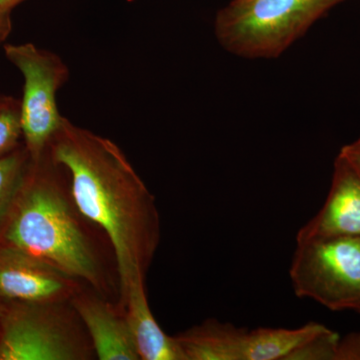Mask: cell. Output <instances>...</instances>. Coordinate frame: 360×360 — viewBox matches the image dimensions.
Segmentation results:
<instances>
[{"label": "cell", "instance_id": "9", "mask_svg": "<svg viewBox=\"0 0 360 360\" xmlns=\"http://www.w3.org/2000/svg\"><path fill=\"white\" fill-rule=\"evenodd\" d=\"M331 236L360 238V167L342 151L335 158L326 202L300 229L296 241Z\"/></svg>", "mask_w": 360, "mask_h": 360}, {"label": "cell", "instance_id": "6", "mask_svg": "<svg viewBox=\"0 0 360 360\" xmlns=\"http://www.w3.org/2000/svg\"><path fill=\"white\" fill-rule=\"evenodd\" d=\"M4 53L25 79L21 129L25 148L30 158L37 160L49 148L65 120L59 112L56 96L68 82L70 70L58 54L30 42L6 44Z\"/></svg>", "mask_w": 360, "mask_h": 360}, {"label": "cell", "instance_id": "13", "mask_svg": "<svg viewBox=\"0 0 360 360\" xmlns=\"http://www.w3.org/2000/svg\"><path fill=\"white\" fill-rule=\"evenodd\" d=\"M21 136L20 101L8 97L0 108V158L15 150Z\"/></svg>", "mask_w": 360, "mask_h": 360}, {"label": "cell", "instance_id": "5", "mask_svg": "<svg viewBox=\"0 0 360 360\" xmlns=\"http://www.w3.org/2000/svg\"><path fill=\"white\" fill-rule=\"evenodd\" d=\"M290 276L293 290L333 311L360 314V238L296 241Z\"/></svg>", "mask_w": 360, "mask_h": 360}, {"label": "cell", "instance_id": "7", "mask_svg": "<svg viewBox=\"0 0 360 360\" xmlns=\"http://www.w3.org/2000/svg\"><path fill=\"white\" fill-rule=\"evenodd\" d=\"M326 328L309 322L297 328L246 329L210 319L175 338L186 360H288Z\"/></svg>", "mask_w": 360, "mask_h": 360}, {"label": "cell", "instance_id": "15", "mask_svg": "<svg viewBox=\"0 0 360 360\" xmlns=\"http://www.w3.org/2000/svg\"><path fill=\"white\" fill-rule=\"evenodd\" d=\"M335 360H360V331L340 338Z\"/></svg>", "mask_w": 360, "mask_h": 360}, {"label": "cell", "instance_id": "3", "mask_svg": "<svg viewBox=\"0 0 360 360\" xmlns=\"http://www.w3.org/2000/svg\"><path fill=\"white\" fill-rule=\"evenodd\" d=\"M343 0H232L215 18L225 51L245 58H276Z\"/></svg>", "mask_w": 360, "mask_h": 360}, {"label": "cell", "instance_id": "8", "mask_svg": "<svg viewBox=\"0 0 360 360\" xmlns=\"http://www.w3.org/2000/svg\"><path fill=\"white\" fill-rule=\"evenodd\" d=\"M84 285L39 258L0 243V304L70 302Z\"/></svg>", "mask_w": 360, "mask_h": 360}, {"label": "cell", "instance_id": "10", "mask_svg": "<svg viewBox=\"0 0 360 360\" xmlns=\"http://www.w3.org/2000/svg\"><path fill=\"white\" fill-rule=\"evenodd\" d=\"M91 341L96 359L141 360L124 312L117 303L84 285L70 300Z\"/></svg>", "mask_w": 360, "mask_h": 360}, {"label": "cell", "instance_id": "17", "mask_svg": "<svg viewBox=\"0 0 360 360\" xmlns=\"http://www.w3.org/2000/svg\"><path fill=\"white\" fill-rule=\"evenodd\" d=\"M340 151H342L348 158H352L360 167V136L356 141L343 146Z\"/></svg>", "mask_w": 360, "mask_h": 360}, {"label": "cell", "instance_id": "14", "mask_svg": "<svg viewBox=\"0 0 360 360\" xmlns=\"http://www.w3.org/2000/svg\"><path fill=\"white\" fill-rule=\"evenodd\" d=\"M340 340L338 333L326 328L295 349L288 360H335Z\"/></svg>", "mask_w": 360, "mask_h": 360}, {"label": "cell", "instance_id": "1", "mask_svg": "<svg viewBox=\"0 0 360 360\" xmlns=\"http://www.w3.org/2000/svg\"><path fill=\"white\" fill-rule=\"evenodd\" d=\"M49 150L65 168L78 210L110 245L120 300L132 283L146 281L160 246L155 196L115 142L68 118Z\"/></svg>", "mask_w": 360, "mask_h": 360}, {"label": "cell", "instance_id": "19", "mask_svg": "<svg viewBox=\"0 0 360 360\" xmlns=\"http://www.w3.org/2000/svg\"><path fill=\"white\" fill-rule=\"evenodd\" d=\"M7 99H8V97H1L0 96V108H2V106L6 104Z\"/></svg>", "mask_w": 360, "mask_h": 360}, {"label": "cell", "instance_id": "4", "mask_svg": "<svg viewBox=\"0 0 360 360\" xmlns=\"http://www.w3.org/2000/svg\"><path fill=\"white\" fill-rule=\"evenodd\" d=\"M96 352L70 302L2 303L0 360H91Z\"/></svg>", "mask_w": 360, "mask_h": 360}, {"label": "cell", "instance_id": "11", "mask_svg": "<svg viewBox=\"0 0 360 360\" xmlns=\"http://www.w3.org/2000/svg\"><path fill=\"white\" fill-rule=\"evenodd\" d=\"M124 312L141 360H186L175 336L167 335L156 322L146 291V281H136L118 300Z\"/></svg>", "mask_w": 360, "mask_h": 360}, {"label": "cell", "instance_id": "18", "mask_svg": "<svg viewBox=\"0 0 360 360\" xmlns=\"http://www.w3.org/2000/svg\"><path fill=\"white\" fill-rule=\"evenodd\" d=\"M25 0H0V7L4 9H8V11H13L14 7L18 6L21 2Z\"/></svg>", "mask_w": 360, "mask_h": 360}, {"label": "cell", "instance_id": "2", "mask_svg": "<svg viewBox=\"0 0 360 360\" xmlns=\"http://www.w3.org/2000/svg\"><path fill=\"white\" fill-rule=\"evenodd\" d=\"M0 243L51 264L106 297L118 293L103 248L49 148L32 160L0 226Z\"/></svg>", "mask_w": 360, "mask_h": 360}, {"label": "cell", "instance_id": "12", "mask_svg": "<svg viewBox=\"0 0 360 360\" xmlns=\"http://www.w3.org/2000/svg\"><path fill=\"white\" fill-rule=\"evenodd\" d=\"M30 162L32 158L25 146L0 158V226L25 180Z\"/></svg>", "mask_w": 360, "mask_h": 360}, {"label": "cell", "instance_id": "16", "mask_svg": "<svg viewBox=\"0 0 360 360\" xmlns=\"http://www.w3.org/2000/svg\"><path fill=\"white\" fill-rule=\"evenodd\" d=\"M11 11L8 9L0 7V44L6 41L9 33L13 30V21H11Z\"/></svg>", "mask_w": 360, "mask_h": 360}, {"label": "cell", "instance_id": "20", "mask_svg": "<svg viewBox=\"0 0 360 360\" xmlns=\"http://www.w3.org/2000/svg\"><path fill=\"white\" fill-rule=\"evenodd\" d=\"M0 309H1V304H0Z\"/></svg>", "mask_w": 360, "mask_h": 360}]
</instances>
